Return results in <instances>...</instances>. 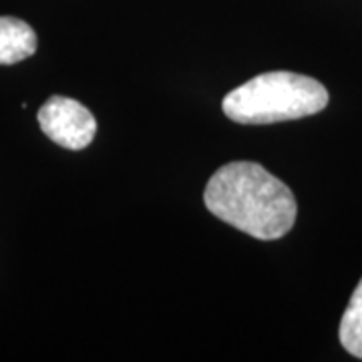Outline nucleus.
I'll use <instances>...</instances> for the list:
<instances>
[{
    "label": "nucleus",
    "mask_w": 362,
    "mask_h": 362,
    "mask_svg": "<svg viewBox=\"0 0 362 362\" xmlns=\"http://www.w3.org/2000/svg\"><path fill=\"white\" fill-rule=\"evenodd\" d=\"M328 90L316 78L290 71H272L250 78L223 97L221 109L242 125H270L320 113Z\"/></svg>",
    "instance_id": "nucleus-2"
},
{
    "label": "nucleus",
    "mask_w": 362,
    "mask_h": 362,
    "mask_svg": "<svg viewBox=\"0 0 362 362\" xmlns=\"http://www.w3.org/2000/svg\"><path fill=\"white\" fill-rule=\"evenodd\" d=\"M37 117L42 133L71 151L89 147L97 135V119L85 105L69 97H51L40 107Z\"/></svg>",
    "instance_id": "nucleus-3"
},
{
    "label": "nucleus",
    "mask_w": 362,
    "mask_h": 362,
    "mask_svg": "<svg viewBox=\"0 0 362 362\" xmlns=\"http://www.w3.org/2000/svg\"><path fill=\"white\" fill-rule=\"evenodd\" d=\"M340 344L344 350L362 361V278L354 288L349 306L340 320Z\"/></svg>",
    "instance_id": "nucleus-5"
},
{
    "label": "nucleus",
    "mask_w": 362,
    "mask_h": 362,
    "mask_svg": "<svg viewBox=\"0 0 362 362\" xmlns=\"http://www.w3.org/2000/svg\"><path fill=\"white\" fill-rule=\"evenodd\" d=\"M206 207L256 240H278L292 230L298 204L292 189L254 161H232L207 181Z\"/></svg>",
    "instance_id": "nucleus-1"
},
{
    "label": "nucleus",
    "mask_w": 362,
    "mask_h": 362,
    "mask_svg": "<svg viewBox=\"0 0 362 362\" xmlns=\"http://www.w3.org/2000/svg\"><path fill=\"white\" fill-rule=\"evenodd\" d=\"M37 52L33 26L14 16H0V65H16Z\"/></svg>",
    "instance_id": "nucleus-4"
}]
</instances>
